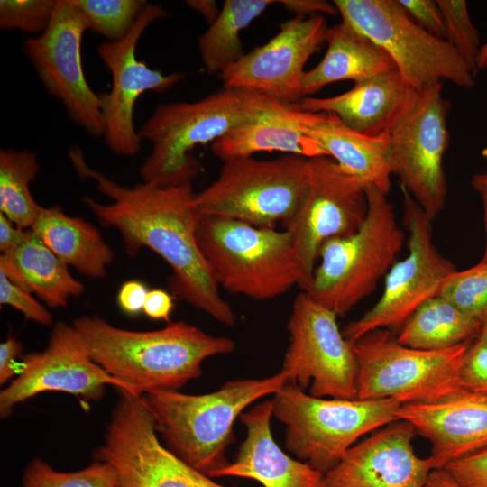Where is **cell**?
<instances>
[{"label": "cell", "mask_w": 487, "mask_h": 487, "mask_svg": "<svg viewBox=\"0 0 487 487\" xmlns=\"http://www.w3.org/2000/svg\"><path fill=\"white\" fill-rule=\"evenodd\" d=\"M424 487H462L444 468L434 469Z\"/></svg>", "instance_id": "obj_48"}, {"label": "cell", "mask_w": 487, "mask_h": 487, "mask_svg": "<svg viewBox=\"0 0 487 487\" xmlns=\"http://www.w3.org/2000/svg\"><path fill=\"white\" fill-rule=\"evenodd\" d=\"M482 323L436 296L413 313L398 332L397 340L415 349L444 350L471 341Z\"/></svg>", "instance_id": "obj_29"}, {"label": "cell", "mask_w": 487, "mask_h": 487, "mask_svg": "<svg viewBox=\"0 0 487 487\" xmlns=\"http://www.w3.org/2000/svg\"><path fill=\"white\" fill-rule=\"evenodd\" d=\"M23 353V345L14 337L0 344V383H6L19 372L17 359Z\"/></svg>", "instance_id": "obj_42"}, {"label": "cell", "mask_w": 487, "mask_h": 487, "mask_svg": "<svg viewBox=\"0 0 487 487\" xmlns=\"http://www.w3.org/2000/svg\"><path fill=\"white\" fill-rule=\"evenodd\" d=\"M0 303L13 307L26 318L37 324L49 326L52 322L50 311L30 292L11 281L2 271H0Z\"/></svg>", "instance_id": "obj_37"}, {"label": "cell", "mask_w": 487, "mask_h": 487, "mask_svg": "<svg viewBox=\"0 0 487 487\" xmlns=\"http://www.w3.org/2000/svg\"><path fill=\"white\" fill-rule=\"evenodd\" d=\"M39 172L40 163L32 151L1 149L0 211L23 230L31 229L42 207L30 189Z\"/></svg>", "instance_id": "obj_31"}, {"label": "cell", "mask_w": 487, "mask_h": 487, "mask_svg": "<svg viewBox=\"0 0 487 487\" xmlns=\"http://www.w3.org/2000/svg\"><path fill=\"white\" fill-rule=\"evenodd\" d=\"M72 326L97 364L142 395L179 391L202 375L206 359L235 348L229 337L210 335L185 321L170 322L156 330L133 331L99 317L83 316Z\"/></svg>", "instance_id": "obj_2"}, {"label": "cell", "mask_w": 487, "mask_h": 487, "mask_svg": "<svg viewBox=\"0 0 487 487\" xmlns=\"http://www.w3.org/2000/svg\"><path fill=\"white\" fill-rule=\"evenodd\" d=\"M287 382V375L280 371L262 379L228 381L210 393L159 391L143 397L165 446L188 466L210 477L228 464L225 450L234 440L236 418Z\"/></svg>", "instance_id": "obj_4"}, {"label": "cell", "mask_w": 487, "mask_h": 487, "mask_svg": "<svg viewBox=\"0 0 487 487\" xmlns=\"http://www.w3.org/2000/svg\"><path fill=\"white\" fill-rule=\"evenodd\" d=\"M278 3L296 15L310 16L320 14L335 15L338 14L333 2L325 0H282Z\"/></svg>", "instance_id": "obj_44"}, {"label": "cell", "mask_w": 487, "mask_h": 487, "mask_svg": "<svg viewBox=\"0 0 487 487\" xmlns=\"http://www.w3.org/2000/svg\"><path fill=\"white\" fill-rule=\"evenodd\" d=\"M74 1L87 30L105 37L106 41H117L124 38L148 4L144 0Z\"/></svg>", "instance_id": "obj_32"}, {"label": "cell", "mask_w": 487, "mask_h": 487, "mask_svg": "<svg viewBox=\"0 0 487 487\" xmlns=\"http://www.w3.org/2000/svg\"><path fill=\"white\" fill-rule=\"evenodd\" d=\"M412 89L394 69L356 82L351 89L337 96H305L295 106L304 112L332 113L350 129L377 136L400 113Z\"/></svg>", "instance_id": "obj_23"}, {"label": "cell", "mask_w": 487, "mask_h": 487, "mask_svg": "<svg viewBox=\"0 0 487 487\" xmlns=\"http://www.w3.org/2000/svg\"><path fill=\"white\" fill-rule=\"evenodd\" d=\"M272 415L285 426L286 449L326 474L363 436L398 420L393 399H326L287 382L273 394Z\"/></svg>", "instance_id": "obj_7"}, {"label": "cell", "mask_w": 487, "mask_h": 487, "mask_svg": "<svg viewBox=\"0 0 487 487\" xmlns=\"http://www.w3.org/2000/svg\"><path fill=\"white\" fill-rule=\"evenodd\" d=\"M477 67L479 71L487 69V41L481 45L477 57Z\"/></svg>", "instance_id": "obj_50"}, {"label": "cell", "mask_w": 487, "mask_h": 487, "mask_svg": "<svg viewBox=\"0 0 487 487\" xmlns=\"http://www.w3.org/2000/svg\"><path fill=\"white\" fill-rule=\"evenodd\" d=\"M147 293L148 289L142 281L128 280L121 286L118 291V305L124 313L136 315L143 310Z\"/></svg>", "instance_id": "obj_41"}, {"label": "cell", "mask_w": 487, "mask_h": 487, "mask_svg": "<svg viewBox=\"0 0 487 487\" xmlns=\"http://www.w3.org/2000/svg\"><path fill=\"white\" fill-rule=\"evenodd\" d=\"M463 389L487 393V344L477 339L466 351L460 368Z\"/></svg>", "instance_id": "obj_38"}, {"label": "cell", "mask_w": 487, "mask_h": 487, "mask_svg": "<svg viewBox=\"0 0 487 487\" xmlns=\"http://www.w3.org/2000/svg\"><path fill=\"white\" fill-rule=\"evenodd\" d=\"M328 29L322 14L296 15L282 23L265 44L245 53L219 76L223 87L259 92L283 104L301 98L304 67L325 42Z\"/></svg>", "instance_id": "obj_19"}, {"label": "cell", "mask_w": 487, "mask_h": 487, "mask_svg": "<svg viewBox=\"0 0 487 487\" xmlns=\"http://www.w3.org/2000/svg\"><path fill=\"white\" fill-rule=\"evenodd\" d=\"M295 104L278 102L261 116L240 124L211 143L213 154L223 162L261 152H280L307 159L326 156L302 128Z\"/></svg>", "instance_id": "obj_25"}, {"label": "cell", "mask_w": 487, "mask_h": 487, "mask_svg": "<svg viewBox=\"0 0 487 487\" xmlns=\"http://www.w3.org/2000/svg\"><path fill=\"white\" fill-rule=\"evenodd\" d=\"M444 469L462 487H487V445L447 464Z\"/></svg>", "instance_id": "obj_39"}, {"label": "cell", "mask_w": 487, "mask_h": 487, "mask_svg": "<svg viewBox=\"0 0 487 487\" xmlns=\"http://www.w3.org/2000/svg\"><path fill=\"white\" fill-rule=\"evenodd\" d=\"M197 241L218 287L254 300L275 299L299 284L288 230L200 216Z\"/></svg>", "instance_id": "obj_6"}, {"label": "cell", "mask_w": 487, "mask_h": 487, "mask_svg": "<svg viewBox=\"0 0 487 487\" xmlns=\"http://www.w3.org/2000/svg\"><path fill=\"white\" fill-rule=\"evenodd\" d=\"M364 189L368 201L364 221L354 234L324 243L307 292L337 317L374 290L405 241L388 195L372 185H365Z\"/></svg>", "instance_id": "obj_5"}, {"label": "cell", "mask_w": 487, "mask_h": 487, "mask_svg": "<svg viewBox=\"0 0 487 487\" xmlns=\"http://www.w3.org/2000/svg\"><path fill=\"white\" fill-rule=\"evenodd\" d=\"M31 229L68 267L95 279L106 274L114 253L83 218L67 216L60 207H42Z\"/></svg>", "instance_id": "obj_28"}, {"label": "cell", "mask_w": 487, "mask_h": 487, "mask_svg": "<svg viewBox=\"0 0 487 487\" xmlns=\"http://www.w3.org/2000/svg\"><path fill=\"white\" fill-rule=\"evenodd\" d=\"M400 188L408 254L387 272L378 301L342 331L351 344L374 329L400 331L422 304L438 296L444 281L457 271L437 249L432 220L410 194L403 187Z\"/></svg>", "instance_id": "obj_12"}, {"label": "cell", "mask_w": 487, "mask_h": 487, "mask_svg": "<svg viewBox=\"0 0 487 487\" xmlns=\"http://www.w3.org/2000/svg\"><path fill=\"white\" fill-rule=\"evenodd\" d=\"M87 30L74 0H57L52 20L39 36L29 37L23 50L46 91L70 119L94 137L103 136L99 95L86 78L81 43Z\"/></svg>", "instance_id": "obj_16"}, {"label": "cell", "mask_w": 487, "mask_h": 487, "mask_svg": "<svg viewBox=\"0 0 487 487\" xmlns=\"http://www.w3.org/2000/svg\"><path fill=\"white\" fill-rule=\"evenodd\" d=\"M398 2L418 26L436 37L445 39L444 20L436 1L398 0Z\"/></svg>", "instance_id": "obj_40"}, {"label": "cell", "mask_w": 487, "mask_h": 487, "mask_svg": "<svg viewBox=\"0 0 487 487\" xmlns=\"http://www.w3.org/2000/svg\"><path fill=\"white\" fill-rule=\"evenodd\" d=\"M300 123L303 130L344 171L363 186L372 185L389 195L392 172L385 132L377 136L359 133L332 113L301 111Z\"/></svg>", "instance_id": "obj_24"}, {"label": "cell", "mask_w": 487, "mask_h": 487, "mask_svg": "<svg viewBox=\"0 0 487 487\" xmlns=\"http://www.w3.org/2000/svg\"><path fill=\"white\" fill-rule=\"evenodd\" d=\"M450 103L442 83L411 94L389 128L388 160L392 175L432 221L443 209L447 194L443 167L449 133Z\"/></svg>", "instance_id": "obj_11"}, {"label": "cell", "mask_w": 487, "mask_h": 487, "mask_svg": "<svg viewBox=\"0 0 487 487\" xmlns=\"http://www.w3.org/2000/svg\"><path fill=\"white\" fill-rule=\"evenodd\" d=\"M471 341L427 351L403 345L389 329H374L352 343L357 399L433 403L462 390L460 368Z\"/></svg>", "instance_id": "obj_8"}, {"label": "cell", "mask_w": 487, "mask_h": 487, "mask_svg": "<svg viewBox=\"0 0 487 487\" xmlns=\"http://www.w3.org/2000/svg\"><path fill=\"white\" fill-rule=\"evenodd\" d=\"M397 418L430 442L434 469L487 445V393L462 389L433 403L401 404Z\"/></svg>", "instance_id": "obj_21"}, {"label": "cell", "mask_w": 487, "mask_h": 487, "mask_svg": "<svg viewBox=\"0 0 487 487\" xmlns=\"http://www.w3.org/2000/svg\"><path fill=\"white\" fill-rule=\"evenodd\" d=\"M342 21L383 49L413 89H423L447 80L472 88L475 77L445 39L418 26L398 0H334Z\"/></svg>", "instance_id": "obj_10"}, {"label": "cell", "mask_w": 487, "mask_h": 487, "mask_svg": "<svg viewBox=\"0 0 487 487\" xmlns=\"http://www.w3.org/2000/svg\"><path fill=\"white\" fill-rule=\"evenodd\" d=\"M273 1L225 0L218 16L198 41L203 68L221 74L245 53L240 32L259 17Z\"/></svg>", "instance_id": "obj_30"}, {"label": "cell", "mask_w": 487, "mask_h": 487, "mask_svg": "<svg viewBox=\"0 0 487 487\" xmlns=\"http://www.w3.org/2000/svg\"><path fill=\"white\" fill-rule=\"evenodd\" d=\"M57 0H1L0 28L39 36L49 27Z\"/></svg>", "instance_id": "obj_36"}, {"label": "cell", "mask_w": 487, "mask_h": 487, "mask_svg": "<svg viewBox=\"0 0 487 487\" xmlns=\"http://www.w3.org/2000/svg\"><path fill=\"white\" fill-rule=\"evenodd\" d=\"M308 188L296 215L284 225L293 237L298 286L311 287L321 246L358 230L368 210L363 184L328 156L308 159Z\"/></svg>", "instance_id": "obj_14"}, {"label": "cell", "mask_w": 487, "mask_h": 487, "mask_svg": "<svg viewBox=\"0 0 487 487\" xmlns=\"http://www.w3.org/2000/svg\"><path fill=\"white\" fill-rule=\"evenodd\" d=\"M325 41L327 43L325 56L316 67L303 74V97L337 81L356 83L396 69L383 49L345 21L328 27Z\"/></svg>", "instance_id": "obj_26"}, {"label": "cell", "mask_w": 487, "mask_h": 487, "mask_svg": "<svg viewBox=\"0 0 487 487\" xmlns=\"http://www.w3.org/2000/svg\"><path fill=\"white\" fill-rule=\"evenodd\" d=\"M445 24V39L464 60L476 78L480 34L469 15L464 0H436Z\"/></svg>", "instance_id": "obj_35"}, {"label": "cell", "mask_w": 487, "mask_h": 487, "mask_svg": "<svg viewBox=\"0 0 487 487\" xmlns=\"http://www.w3.org/2000/svg\"><path fill=\"white\" fill-rule=\"evenodd\" d=\"M271 400L262 401L240 416L246 437L235 459L215 471L210 478L241 477L263 487H325V474L286 454L275 442L271 420Z\"/></svg>", "instance_id": "obj_22"}, {"label": "cell", "mask_w": 487, "mask_h": 487, "mask_svg": "<svg viewBox=\"0 0 487 487\" xmlns=\"http://www.w3.org/2000/svg\"><path fill=\"white\" fill-rule=\"evenodd\" d=\"M117 477L106 463L96 460L74 472H59L41 459H33L25 468L23 487H116Z\"/></svg>", "instance_id": "obj_33"}, {"label": "cell", "mask_w": 487, "mask_h": 487, "mask_svg": "<svg viewBox=\"0 0 487 487\" xmlns=\"http://www.w3.org/2000/svg\"><path fill=\"white\" fill-rule=\"evenodd\" d=\"M309 181L308 159L286 154L224 161L216 179L196 194L201 216L242 221L258 227L286 225L298 212Z\"/></svg>", "instance_id": "obj_9"}, {"label": "cell", "mask_w": 487, "mask_h": 487, "mask_svg": "<svg viewBox=\"0 0 487 487\" xmlns=\"http://www.w3.org/2000/svg\"><path fill=\"white\" fill-rule=\"evenodd\" d=\"M277 103L259 92L223 87L194 102L159 105L138 130L141 140L152 144L140 167L142 181L162 186L192 183L200 171L191 155L198 145L214 142Z\"/></svg>", "instance_id": "obj_3"}, {"label": "cell", "mask_w": 487, "mask_h": 487, "mask_svg": "<svg viewBox=\"0 0 487 487\" xmlns=\"http://www.w3.org/2000/svg\"><path fill=\"white\" fill-rule=\"evenodd\" d=\"M337 316L301 291L294 299L287 328L289 343L282 371L288 382L318 398L357 399L356 357L340 331Z\"/></svg>", "instance_id": "obj_13"}, {"label": "cell", "mask_w": 487, "mask_h": 487, "mask_svg": "<svg viewBox=\"0 0 487 487\" xmlns=\"http://www.w3.org/2000/svg\"><path fill=\"white\" fill-rule=\"evenodd\" d=\"M438 296L483 322L487 318V262L453 272L444 281Z\"/></svg>", "instance_id": "obj_34"}, {"label": "cell", "mask_w": 487, "mask_h": 487, "mask_svg": "<svg viewBox=\"0 0 487 487\" xmlns=\"http://www.w3.org/2000/svg\"><path fill=\"white\" fill-rule=\"evenodd\" d=\"M106 386L142 395L97 364L72 325L58 322L47 347L27 354L17 376L1 391L0 416L7 418L14 406L44 391H62L97 400L104 396Z\"/></svg>", "instance_id": "obj_18"}, {"label": "cell", "mask_w": 487, "mask_h": 487, "mask_svg": "<svg viewBox=\"0 0 487 487\" xmlns=\"http://www.w3.org/2000/svg\"><path fill=\"white\" fill-rule=\"evenodd\" d=\"M472 186L474 190L480 195L482 201L484 224L486 230V247L482 261L487 262V172L475 174L472 179Z\"/></svg>", "instance_id": "obj_47"}, {"label": "cell", "mask_w": 487, "mask_h": 487, "mask_svg": "<svg viewBox=\"0 0 487 487\" xmlns=\"http://www.w3.org/2000/svg\"><path fill=\"white\" fill-rule=\"evenodd\" d=\"M172 309V298L167 291L160 289L148 290L142 310L148 317L170 322Z\"/></svg>", "instance_id": "obj_43"}, {"label": "cell", "mask_w": 487, "mask_h": 487, "mask_svg": "<svg viewBox=\"0 0 487 487\" xmlns=\"http://www.w3.org/2000/svg\"><path fill=\"white\" fill-rule=\"evenodd\" d=\"M27 230L18 228L4 214H0V251L7 253L18 247L25 239Z\"/></svg>", "instance_id": "obj_45"}, {"label": "cell", "mask_w": 487, "mask_h": 487, "mask_svg": "<svg viewBox=\"0 0 487 487\" xmlns=\"http://www.w3.org/2000/svg\"><path fill=\"white\" fill-rule=\"evenodd\" d=\"M185 3L190 9L198 12L210 23L215 21L221 11L216 2L213 0H188Z\"/></svg>", "instance_id": "obj_46"}, {"label": "cell", "mask_w": 487, "mask_h": 487, "mask_svg": "<svg viewBox=\"0 0 487 487\" xmlns=\"http://www.w3.org/2000/svg\"><path fill=\"white\" fill-rule=\"evenodd\" d=\"M478 339L487 344V318L482 325Z\"/></svg>", "instance_id": "obj_51"}, {"label": "cell", "mask_w": 487, "mask_h": 487, "mask_svg": "<svg viewBox=\"0 0 487 487\" xmlns=\"http://www.w3.org/2000/svg\"><path fill=\"white\" fill-rule=\"evenodd\" d=\"M69 155L76 172L92 179L110 199L100 203L84 197L83 202L103 225L120 233L125 252L133 256L144 247L153 251L172 271L170 286L175 295L218 323L234 326L236 316L222 298L198 244L201 215L192 183L162 186L142 181L125 187L91 168L79 148H71Z\"/></svg>", "instance_id": "obj_1"}, {"label": "cell", "mask_w": 487, "mask_h": 487, "mask_svg": "<svg viewBox=\"0 0 487 487\" xmlns=\"http://www.w3.org/2000/svg\"><path fill=\"white\" fill-rule=\"evenodd\" d=\"M169 13L158 4H147L131 32L117 41H104L97 46L100 59L111 74L107 93L99 94L103 119V137L114 153L131 157L142 145L134 126V107L145 92L164 93L184 78L182 73L164 74L150 68L136 56L138 42L154 22Z\"/></svg>", "instance_id": "obj_15"}, {"label": "cell", "mask_w": 487, "mask_h": 487, "mask_svg": "<svg viewBox=\"0 0 487 487\" xmlns=\"http://www.w3.org/2000/svg\"><path fill=\"white\" fill-rule=\"evenodd\" d=\"M118 391L97 459L114 469L116 487H194L197 472L161 443L143 395Z\"/></svg>", "instance_id": "obj_17"}, {"label": "cell", "mask_w": 487, "mask_h": 487, "mask_svg": "<svg viewBox=\"0 0 487 487\" xmlns=\"http://www.w3.org/2000/svg\"><path fill=\"white\" fill-rule=\"evenodd\" d=\"M415 435L403 419L373 431L325 474V487H424L434 465L416 455Z\"/></svg>", "instance_id": "obj_20"}, {"label": "cell", "mask_w": 487, "mask_h": 487, "mask_svg": "<svg viewBox=\"0 0 487 487\" xmlns=\"http://www.w3.org/2000/svg\"><path fill=\"white\" fill-rule=\"evenodd\" d=\"M194 487H225L221 484L213 481V478H210L207 475L199 473L197 472L194 481Z\"/></svg>", "instance_id": "obj_49"}, {"label": "cell", "mask_w": 487, "mask_h": 487, "mask_svg": "<svg viewBox=\"0 0 487 487\" xmlns=\"http://www.w3.org/2000/svg\"><path fill=\"white\" fill-rule=\"evenodd\" d=\"M0 271L50 308L65 307L69 299L84 292V285L32 229L18 247L1 254Z\"/></svg>", "instance_id": "obj_27"}]
</instances>
